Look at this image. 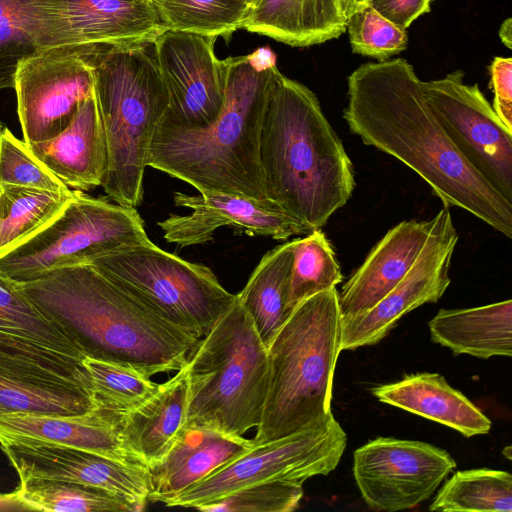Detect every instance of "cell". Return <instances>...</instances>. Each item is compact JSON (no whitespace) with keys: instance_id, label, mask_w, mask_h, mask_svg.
I'll return each mask as SVG.
<instances>
[{"instance_id":"cell-26","label":"cell","mask_w":512,"mask_h":512,"mask_svg":"<svg viewBox=\"0 0 512 512\" xmlns=\"http://www.w3.org/2000/svg\"><path fill=\"white\" fill-rule=\"evenodd\" d=\"M346 24L339 0H259L243 28L292 47H309L338 38Z\"/></svg>"},{"instance_id":"cell-34","label":"cell","mask_w":512,"mask_h":512,"mask_svg":"<svg viewBox=\"0 0 512 512\" xmlns=\"http://www.w3.org/2000/svg\"><path fill=\"white\" fill-rule=\"evenodd\" d=\"M342 279L334 250L321 229L294 239L288 312L306 298L336 287Z\"/></svg>"},{"instance_id":"cell-12","label":"cell","mask_w":512,"mask_h":512,"mask_svg":"<svg viewBox=\"0 0 512 512\" xmlns=\"http://www.w3.org/2000/svg\"><path fill=\"white\" fill-rule=\"evenodd\" d=\"M455 467V460L444 449L392 437L371 440L353 455L357 487L374 511L415 508L432 496Z\"/></svg>"},{"instance_id":"cell-44","label":"cell","mask_w":512,"mask_h":512,"mask_svg":"<svg viewBox=\"0 0 512 512\" xmlns=\"http://www.w3.org/2000/svg\"><path fill=\"white\" fill-rule=\"evenodd\" d=\"M0 511H31L18 496L16 490L11 493H0Z\"/></svg>"},{"instance_id":"cell-46","label":"cell","mask_w":512,"mask_h":512,"mask_svg":"<svg viewBox=\"0 0 512 512\" xmlns=\"http://www.w3.org/2000/svg\"><path fill=\"white\" fill-rule=\"evenodd\" d=\"M499 37L502 43L508 48H512V22L511 18L503 21L499 29Z\"/></svg>"},{"instance_id":"cell-49","label":"cell","mask_w":512,"mask_h":512,"mask_svg":"<svg viewBox=\"0 0 512 512\" xmlns=\"http://www.w3.org/2000/svg\"><path fill=\"white\" fill-rule=\"evenodd\" d=\"M2 131H3V128H2V125L0 123V135H1Z\"/></svg>"},{"instance_id":"cell-38","label":"cell","mask_w":512,"mask_h":512,"mask_svg":"<svg viewBox=\"0 0 512 512\" xmlns=\"http://www.w3.org/2000/svg\"><path fill=\"white\" fill-rule=\"evenodd\" d=\"M303 484L271 481L248 486L200 507L205 512H291L299 507Z\"/></svg>"},{"instance_id":"cell-4","label":"cell","mask_w":512,"mask_h":512,"mask_svg":"<svg viewBox=\"0 0 512 512\" xmlns=\"http://www.w3.org/2000/svg\"><path fill=\"white\" fill-rule=\"evenodd\" d=\"M224 62L226 88L218 116L204 128L158 124L147 166L192 185L200 194L266 200L260 134L270 69L255 71L246 55Z\"/></svg>"},{"instance_id":"cell-48","label":"cell","mask_w":512,"mask_h":512,"mask_svg":"<svg viewBox=\"0 0 512 512\" xmlns=\"http://www.w3.org/2000/svg\"><path fill=\"white\" fill-rule=\"evenodd\" d=\"M250 7L251 9L256 5V3L259 1V0H244Z\"/></svg>"},{"instance_id":"cell-28","label":"cell","mask_w":512,"mask_h":512,"mask_svg":"<svg viewBox=\"0 0 512 512\" xmlns=\"http://www.w3.org/2000/svg\"><path fill=\"white\" fill-rule=\"evenodd\" d=\"M293 248L294 240L267 252L250 275L245 287L236 294L266 346L290 314L287 303Z\"/></svg>"},{"instance_id":"cell-5","label":"cell","mask_w":512,"mask_h":512,"mask_svg":"<svg viewBox=\"0 0 512 512\" xmlns=\"http://www.w3.org/2000/svg\"><path fill=\"white\" fill-rule=\"evenodd\" d=\"M336 287L294 307L267 345L269 386L255 445L326 420L331 414L334 371L341 352V313Z\"/></svg>"},{"instance_id":"cell-18","label":"cell","mask_w":512,"mask_h":512,"mask_svg":"<svg viewBox=\"0 0 512 512\" xmlns=\"http://www.w3.org/2000/svg\"><path fill=\"white\" fill-rule=\"evenodd\" d=\"M174 204L191 209L188 215L170 214L157 222L167 242L183 247L209 242L223 226H233L249 234L286 240L311 231L269 199L258 200L224 193L190 196L174 192Z\"/></svg>"},{"instance_id":"cell-21","label":"cell","mask_w":512,"mask_h":512,"mask_svg":"<svg viewBox=\"0 0 512 512\" xmlns=\"http://www.w3.org/2000/svg\"><path fill=\"white\" fill-rule=\"evenodd\" d=\"M95 408L86 381L27 358L0 354V413L78 415Z\"/></svg>"},{"instance_id":"cell-23","label":"cell","mask_w":512,"mask_h":512,"mask_svg":"<svg viewBox=\"0 0 512 512\" xmlns=\"http://www.w3.org/2000/svg\"><path fill=\"white\" fill-rule=\"evenodd\" d=\"M253 445L252 439L244 436L207 429L184 430L168 454L147 467L149 502L166 504Z\"/></svg>"},{"instance_id":"cell-8","label":"cell","mask_w":512,"mask_h":512,"mask_svg":"<svg viewBox=\"0 0 512 512\" xmlns=\"http://www.w3.org/2000/svg\"><path fill=\"white\" fill-rule=\"evenodd\" d=\"M155 313L201 339L234 303L205 265L162 250L152 241L126 246L89 263Z\"/></svg>"},{"instance_id":"cell-27","label":"cell","mask_w":512,"mask_h":512,"mask_svg":"<svg viewBox=\"0 0 512 512\" xmlns=\"http://www.w3.org/2000/svg\"><path fill=\"white\" fill-rule=\"evenodd\" d=\"M431 339L455 355L488 359L512 355V300L440 309L428 323Z\"/></svg>"},{"instance_id":"cell-40","label":"cell","mask_w":512,"mask_h":512,"mask_svg":"<svg viewBox=\"0 0 512 512\" xmlns=\"http://www.w3.org/2000/svg\"><path fill=\"white\" fill-rule=\"evenodd\" d=\"M0 354L20 356L88 382L81 360L37 342L0 331Z\"/></svg>"},{"instance_id":"cell-43","label":"cell","mask_w":512,"mask_h":512,"mask_svg":"<svg viewBox=\"0 0 512 512\" xmlns=\"http://www.w3.org/2000/svg\"><path fill=\"white\" fill-rule=\"evenodd\" d=\"M249 65L257 72H264L276 66V55L268 47H259L252 53L246 55Z\"/></svg>"},{"instance_id":"cell-29","label":"cell","mask_w":512,"mask_h":512,"mask_svg":"<svg viewBox=\"0 0 512 512\" xmlns=\"http://www.w3.org/2000/svg\"><path fill=\"white\" fill-rule=\"evenodd\" d=\"M11 184L0 185V257L53 221L74 196Z\"/></svg>"},{"instance_id":"cell-22","label":"cell","mask_w":512,"mask_h":512,"mask_svg":"<svg viewBox=\"0 0 512 512\" xmlns=\"http://www.w3.org/2000/svg\"><path fill=\"white\" fill-rule=\"evenodd\" d=\"M27 146L66 186L82 191L101 186L108 157L95 92L80 105L71 123L60 134Z\"/></svg>"},{"instance_id":"cell-33","label":"cell","mask_w":512,"mask_h":512,"mask_svg":"<svg viewBox=\"0 0 512 512\" xmlns=\"http://www.w3.org/2000/svg\"><path fill=\"white\" fill-rule=\"evenodd\" d=\"M167 30L231 38L251 7L244 0H151Z\"/></svg>"},{"instance_id":"cell-25","label":"cell","mask_w":512,"mask_h":512,"mask_svg":"<svg viewBox=\"0 0 512 512\" xmlns=\"http://www.w3.org/2000/svg\"><path fill=\"white\" fill-rule=\"evenodd\" d=\"M380 402L450 427L469 438L489 433L491 420L438 373L410 374L371 389Z\"/></svg>"},{"instance_id":"cell-10","label":"cell","mask_w":512,"mask_h":512,"mask_svg":"<svg viewBox=\"0 0 512 512\" xmlns=\"http://www.w3.org/2000/svg\"><path fill=\"white\" fill-rule=\"evenodd\" d=\"M347 435L331 414L288 436L253 445L168 501L167 507L199 509L242 488L271 481L303 484L328 475L340 462Z\"/></svg>"},{"instance_id":"cell-2","label":"cell","mask_w":512,"mask_h":512,"mask_svg":"<svg viewBox=\"0 0 512 512\" xmlns=\"http://www.w3.org/2000/svg\"><path fill=\"white\" fill-rule=\"evenodd\" d=\"M17 284L68 333L84 356L124 364L149 377L183 368L201 340L90 264L57 269Z\"/></svg>"},{"instance_id":"cell-41","label":"cell","mask_w":512,"mask_h":512,"mask_svg":"<svg viewBox=\"0 0 512 512\" xmlns=\"http://www.w3.org/2000/svg\"><path fill=\"white\" fill-rule=\"evenodd\" d=\"M489 72L492 107L507 129L512 131V58L494 57Z\"/></svg>"},{"instance_id":"cell-47","label":"cell","mask_w":512,"mask_h":512,"mask_svg":"<svg viewBox=\"0 0 512 512\" xmlns=\"http://www.w3.org/2000/svg\"><path fill=\"white\" fill-rule=\"evenodd\" d=\"M503 454L504 456L507 458V459H511V447L508 446L506 448H504L503 450Z\"/></svg>"},{"instance_id":"cell-45","label":"cell","mask_w":512,"mask_h":512,"mask_svg":"<svg viewBox=\"0 0 512 512\" xmlns=\"http://www.w3.org/2000/svg\"><path fill=\"white\" fill-rule=\"evenodd\" d=\"M370 0H339L340 10L347 21L355 12L369 6Z\"/></svg>"},{"instance_id":"cell-37","label":"cell","mask_w":512,"mask_h":512,"mask_svg":"<svg viewBox=\"0 0 512 512\" xmlns=\"http://www.w3.org/2000/svg\"><path fill=\"white\" fill-rule=\"evenodd\" d=\"M346 31L352 52L378 62L389 60L408 46L406 30L367 6L347 20Z\"/></svg>"},{"instance_id":"cell-11","label":"cell","mask_w":512,"mask_h":512,"mask_svg":"<svg viewBox=\"0 0 512 512\" xmlns=\"http://www.w3.org/2000/svg\"><path fill=\"white\" fill-rule=\"evenodd\" d=\"M456 70L422 83L423 95L446 135L472 168L512 204V131L477 84Z\"/></svg>"},{"instance_id":"cell-30","label":"cell","mask_w":512,"mask_h":512,"mask_svg":"<svg viewBox=\"0 0 512 512\" xmlns=\"http://www.w3.org/2000/svg\"><path fill=\"white\" fill-rule=\"evenodd\" d=\"M51 0H0V90L14 87L19 64L41 53L44 9Z\"/></svg>"},{"instance_id":"cell-7","label":"cell","mask_w":512,"mask_h":512,"mask_svg":"<svg viewBox=\"0 0 512 512\" xmlns=\"http://www.w3.org/2000/svg\"><path fill=\"white\" fill-rule=\"evenodd\" d=\"M185 369L183 430L244 436L260 424L269 386L268 351L237 295L201 338Z\"/></svg>"},{"instance_id":"cell-6","label":"cell","mask_w":512,"mask_h":512,"mask_svg":"<svg viewBox=\"0 0 512 512\" xmlns=\"http://www.w3.org/2000/svg\"><path fill=\"white\" fill-rule=\"evenodd\" d=\"M81 56L92 70L106 138L108 164L101 186L117 204L136 208L152 138L168 108L153 43L99 48Z\"/></svg>"},{"instance_id":"cell-17","label":"cell","mask_w":512,"mask_h":512,"mask_svg":"<svg viewBox=\"0 0 512 512\" xmlns=\"http://www.w3.org/2000/svg\"><path fill=\"white\" fill-rule=\"evenodd\" d=\"M0 447L20 482L49 479L97 487L128 503L134 512L142 511L149 502L146 466L56 444L15 442Z\"/></svg>"},{"instance_id":"cell-42","label":"cell","mask_w":512,"mask_h":512,"mask_svg":"<svg viewBox=\"0 0 512 512\" xmlns=\"http://www.w3.org/2000/svg\"><path fill=\"white\" fill-rule=\"evenodd\" d=\"M432 0H370L369 6L398 27L407 30L431 9Z\"/></svg>"},{"instance_id":"cell-15","label":"cell","mask_w":512,"mask_h":512,"mask_svg":"<svg viewBox=\"0 0 512 512\" xmlns=\"http://www.w3.org/2000/svg\"><path fill=\"white\" fill-rule=\"evenodd\" d=\"M24 142L60 134L80 105L94 94L93 74L79 51L52 49L23 60L14 87Z\"/></svg>"},{"instance_id":"cell-16","label":"cell","mask_w":512,"mask_h":512,"mask_svg":"<svg viewBox=\"0 0 512 512\" xmlns=\"http://www.w3.org/2000/svg\"><path fill=\"white\" fill-rule=\"evenodd\" d=\"M433 220L422 251L401 281L371 309L341 318V351L379 343L405 314L443 296L459 236L448 207Z\"/></svg>"},{"instance_id":"cell-19","label":"cell","mask_w":512,"mask_h":512,"mask_svg":"<svg viewBox=\"0 0 512 512\" xmlns=\"http://www.w3.org/2000/svg\"><path fill=\"white\" fill-rule=\"evenodd\" d=\"M118 424L119 414L99 407L78 415L0 413V444H56L145 466L124 447Z\"/></svg>"},{"instance_id":"cell-20","label":"cell","mask_w":512,"mask_h":512,"mask_svg":"<svg viewBox=\"0 0 512 512\" xmlns=\"http://www.w3.org/2000/svg\"><path fill=\"white\" fill-rule=\"evenodd\" d=\"M433 223V218L402 221L376 243L342 286L341 318L371 309L401 281L422 251Z\"/></svg>"},{"instance_id":"cell-35","label":"cell","mask_w":512,"mask_h":512,"mask_svg":"<svg viewBox=\"0 0 512 512\" xmlns=\"http://www.w3.org/2000/svg\"><path fill=\"white\" fill-rule=\"evenodd\" d=\"M16 491L31 511L134 512L128 503L113 494L75 482L31 479L20 482Z\"/></svg>"},{"instance_id":"cell-36","label":"cell","mask_w":512,"mask_h":512,"mask_svg":"<svg viewBox=\"0 0 512 512\" xmlns=\"http://www.w3.org/2000/svg\"><path fill=\"white\" fill-rule=\"evenodd\" d=\"M81 364L96 406L117 414L134 409L159 386L151 377L117 362L85 356Z\"/></svg>"},{"instance_id":"cell-13","label":"cell","mask_w":512,"mask_h":512,"mask_svg":"<svg viewBox=\"0 0 512 512\" xmlns=\"http://www.w3.org/2000/svg\"><path fill=\"white\" fill-rule=\"evenodd\" d=\"M166 30L151 0H51L44 9L41 52L142 46Z\"/></svg>"},{"instance_id":"cell-14","label":"cell","mask_w":512,"mask_h":512,"mask_svg":"<svg viewBox=\"0 0 512 512\" xmlns=\"http://www.w3.org/2000/svg\"><path fill=\"white\" fill-rule=\"evenodd\" d=\"M216 38L166 30L153 42L168 94V108L160 125L204 128L220 113L226 68L224 60L216 57Z\"/></svg>"},{"instance_id":"cell-32","label":"cell","mask_w":512,"mask_h":512,"mask_svg":"<svg viewBox=\"0 0 512 512\" xmlns=\"http://www.w3.org/2000/svg\"><path fill=\"white\" fill-rule=\"evenodd\" d=\"M0 331L37 342L82 360L85 356L68 333L46 316L19 288L0 274Z\"/></svg>"},{"instance_id":"cell-31","label":"cell","mask_w":512,"mask_h":512,"mask_svg":"<svg viewBox=\"0 0 512 512\" xmlns=\"http://www.w3.org/2000/svg\"><path fill=\"white\" fill-rule=\"evenodd\" d=\"M431 511H512V476L488 468L457 471L443 484Z\"/></svg>"},{"instance_id":"cell-39","label":"cell","mask_w":512,"mask_h":512,"mask_svg":"<svg viewBox=\"0 0 512 512\" xmlns=\"http://www.w3.org/2000/svg\"><path fill=\"white\" fill-rule=\"evenodd\" d=\"M37 188L47 191L70 190L45 168L30 152L24 141L17 139L8 128L0 135V185Z\"/></svg>"},{"instance_id":"cell-3","label":"cell","mask_w":512,"mask_h":512,"mask_svg":"<svg viewBox=\"0 0 512 512\" xmlns=\"http://www.w3.org/2000/svg\"><path fill=\"white\" fill-rule=\"evenodd\" d=\"M260 162L269 200L321 229L355 188L352 162L307 86L270 68L260 134Z\"/></svg>"},{"instance_id":"cell-1","label":"cell","mask_w":512,"mask_h":512,"mask_svg":"<svg viewBox=\"0 0 512 512\" xmlns=\"http://www.w3.org/2000/svg\"><path fill=\"white\" fill-rule=\"evenodd\" d=\"M423 81L404 58L365 63L348 77L343 111L362 142L418 174L448 208L458 207L512 238V204L464 159L430 110Z\"/></svg>"},{"instance_id":"cell-24","label":"cell","mask_w":512,"mask_h":512,"mask_svg":"<svg viewBox=\"0 0 512 512\" xmlns=\"http://www.w3.org/2000/svg\"><path fill=\"white\" fill-rule=\"evenodd\" d=\"M187 392L184 366L143 403L119 414L124 447L146 467L161 461L184 431Z\"/></svg>"},{"instance_id":"cell-9","label":"cell","mask_w":512,"mask_h":512,"mask_svg":"<svg viewBox=\"0 0 512 512\" xmlns=\"http://www.w3.org/2000/svg\"><path fill=\"white\" fill-rule=\"evenodd\" d=\"M74 191L53 221L0 257V274L26 283L54 270L89 264L120 248L151 241L135 207Z\"/></svg>"}]
</instances>
